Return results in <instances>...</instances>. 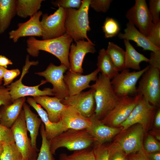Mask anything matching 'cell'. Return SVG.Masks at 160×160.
Wrapping results in <instances>:
<instances>
[{
	"label": "cell",
	"instance_id": "obj_21",
	"mask_svg": "<svg viewBox=\"0 0 160 160\" xmlns=\"http://www.w3.org/2000/svg\"><path fill=\"white\" fill-rule=\"evenodd\" d=\"M36 102L46 111L49 120L52 122L57 123L61 120V114L67 106L61 102V100L47 95L33 97Z\"/></svg>",
	"mask_w": 160,
	"mask_h": 160
},
{
	"label": "cell",
	"instance_id": "obj_18",
	"mask_svg": "<svg viewBox=\"0 0 160 160\" xmlns=\"http://www.w3.org/2000/svg\"><path fill=\"white\" fill-rule=\"evenodd\" d=\"M42 15V12L39 11L35 15L30 17L27 21L18 23L17 29L9 32V38L14 42H16L22 37H41L42 31L40 18Z\"/></svg>",
	"mask_w": 160,
	"mask_h": 160
},
{
	"label": "cell",
	"instance_id": "obj_16",
	"mask_svg": "<svg viewBox=\"0 0 160 160\" xmlns=\"http://www.w3.org/2000/svg\"><path fill=\"white\" fill-rule=\"evenodd\" d=\"M95 44L92 41L84 40L72 43L70 46L68 58L70 64L69 70L81 74L83 73L82 63L85 55L88 53L94 54L96 50Z\"/></svg>",
	"mask_w": 160,
	"mask_h": 160
},
{
	"label": "cell",
	"instance_id": "obj_51",
	"mask_svg": "<svg viewBox=\"0 0 160 160\" xmlns=\"http://www.w3.org/2000/svg\"><path fill=\"white\" fill-rule=\"evenodd\" d=\"M59 160H69L68 157V155L65 153L60 154L59 156Z\"/></svg>",
	"mask_w": 160,
	"mask_h": 160
},
{
	"label": "cell",
	"instance_id": "obj_30",
	"mask_svg": "<svg viewBox=\"0 0 160 160\" xmlns=\"http://www.w3.org/2000/svg\"><path fill=\"white\" fill-rule=\"evenodd\" d=\"M106 51L117 70L119 72L124 69L125 51L112 42H108Z\"/></svg>",
	"mask_w": 160,
	"mask_h": 160
},
{
	"label": "cell",
	"instance_id": "obj_35",
	"mask_svg": "<svg viewBox=\"0 0 160 160\" xmlns=\"http://www.w3.org/2000/svg\"><path fill=\"white\" fill-rule=\"evenodd\" d=\"M69 160H95L91 148L74 151L71 155H68Z\"/></svg>",
	"mask_w": 160,
	"mask_h": 160
},
{
	"label": "cell",
	"instance_id": "obj_10",
	"mask_svg": "<svg viewBox=\"0 0 160 160\" xmlns=\"http://www.w3.org/2000/svg\"><path fill=\"white\" fill-rule=\"evenodd\" d=\"M149 67L137 71L130 72L129 69H124L119 73L111 81L116 94L119 97L137 95V82Z\"/></svg>",
	"mask_w": 160,
	"mask_h": 160
},
{
	"label": "cell",
	"instance_id": "obj_28",
	"mask_svg": "<svg viewBox=\"0 0 160 160\" xmlns=\"http://www.w3.org/2000/svg\"><path fill=\"white\" fill-rule=\"evenodd\" d=\"M97 65V68L101 73L110 80L119 73L104 48L100 49L99 52Z\"/></svg>",
	"mask_w": 160,
	"mask_h": 160
},
{
	"label": "cell",
	"instance_id": "obj_13",
	"mask_svg": "<svg viewBox=\"0 0 160 160\" xmlns=\"http://www.w3.org/2000/svg\"><path fill=\"white\" fill-rule=\"evenodd\" d=\"M68 70L63 64L56 66L50 63L45 71L36 72L35 74L44 77L47 82L51 83L53 86L52 89L54 95L62 100L69 96L64 80V73Z\"/></svg>",
	"mask_w": 160,
	"mask_h": 160
},
{
	"label": "cell",
	"instance_id": "obj_38",
	"mask_svg": "<svg viewBox=\"0 0 160 160\" xmlns=\"http://www.w3.org/2000/svg\"><path fill=\"white\" fill-rule=\"evenodd\" d=\"M148 4L153 23H156L160 22V0H150Z\"/></svg>",
	"mask_w": 160,
	"mask_h": 160
},
{
	"label": "cell",
	"instance_id": "obj_8",
	"mask_svg": "<svg viewBox=\"0 0 160 160\" xmlns=\"http://www.w3.org/2000/svg\"><path fill=\"white\" fill-rule=\"evenodd\" d=\"M158 108L151 104L143 97L119 127H121L124 130L138 124L142 126L145 133L146 132L152 125Z\"/></svg>",
	"mask_w": 160,
	"mask_h": 160
},
{
	"label": "cell",
	"instance_id": "obj_5",
	"mask_svg": "<svg viewBox=\"0 0 160 160\" xmlns=\"http://www.w3.org/2000/svg\"><path fill=\"white\" fill-rule=\"evenodd\" d=\"M29 58V56L28 55L26 58L25 65L23 68L22 72L20 78L7 86L9 89L12 103L18 98L25 96L34 97L44 95H54L52 89L46 88L42 90L39 89V86L47 83L45 80H42L39 84L33 86H26L22 83L23 78L28 72L31 66L36 65L39 63L38 61H30Z\"/></svg>",
	"mask_w": 160,
	"mask_h": 160
},
{
	"label": "cell",
	"instance_id": "obj_26",
	"mask_svg": "<svg viewBox=\"0 0 160 160\" xmlns=\"http://www.w3.org/2000/svg\"><path fill=\"white\" fill-rule=\"evenodd\" d=\"M16 15V0H0V34L7 29Z\"/></svg>",
	"mask_w": 160,
	"mask_h": 160
},
{
	"label": "cell",
	"instance_id": "obj_19",
	"mask_svg": "<svg viewBox=\"0 0 160 160\" xmlns=\"http://www.w3.org/2000/svg\"><path fill=\"white\" fill-rule=\"evenodd\" d=\"M89 118L91 124L86 129L95 139L96 143H106L122 130L121 127H112L105 125L96 117L95 113Z\"/></svg>",
	"mask_w": 160,
	"mask_h": 160
},
{
	"label": "cell",
	"instance_id": "obj_11",
	"mask_svg": "<svg viewBox=\"0 0 160 160\" xmlns=\"http://www.w3.org/2000/svg\"><path fill=\"white\" fill-rule=\"evenodd\" d=\"M15 143L24 160H36L37 151L31 145L27 135L24 111L22 109L17 119L10 128Z\"/></svg>",
	"mask_w": 160,
	"mask_h": 160
},
{
	"label": "cell",
	"instance_id": "obj_25",
	"mask_svg": "<svg viewBox=\"0 0 160 160\" xmlns=\"http://www.w3.org/2000/svg\"><path fill=\"white\" fill-rule=\"evenodd\" d=\"M26 128L30 133L31 145L37 152L39 151L36 146V140L42 121L38 115L33 113L25 102L23 105Z\"/></svg>",
	"mask_w": 160,
	"mask_h": 160
},
{
	"label": "cell",
	"instance_id": "obj_24",
	"mask_svg": "<svg viewBox=\"0 0 160 160\" xmlns=\"http://www.w3.org/2000/svg\"><path fill=\"white\" fill-rule=\"evenodd\" d=\"M25 100V97H22L11 104L1 105L0 107V124L10 128L19 116Z\"/></svg>",
	"mask_w": 160,
	"mask_h": 160
},
{
	"label": "cell",
	"instance_id": "obj_44",
	"mask_svg": "<svg viewBox=\"0 0 160 160\" xmlns=\"http://www.w3.org/2000/svg\"><path fill=\"white\" fill-rule=\"evenodd\" d=\"M12 103L9 87L0 86V107L1 105H9Z\"/></svg>",
	"mask_w": 160,
	"mask_h": 160
},
{
	"label": "cell",
	"instance_id": "obj_46",
	"mask_svg": "<svg viewBox=\"0 0 160 160\" xmlns=\"http://www.w3.org/2000/svg\"><path fill=\"white\" fill-rule=\"evenodd\" d=\"M129 160H150L147 153L143 148L135 153L127 156Z\"/></svg>",
	"mask_w": 160,
	"mask_h": 160
},
{
	"label": "cell",
	"instance_id": "obj_23",
	"mask_svg": "<svg viewBox=\"0 0 160 160\" xmlns=\"http://www.w3.org/2000/svg\"><path fill=\"white\" fill-rule=\"evenodd\" d=\"M124 33H119L118 38L122 39L132 40L135 42L137 46L143 48V50L156 52L160 50V48L157 47L149 41L147 37L142 33L133 24L129 22L126 24Z\"/></svg>",
	"mask_w": 160,
	"mask_h": 160
},
{
	"label": "cell",
	"instance_id": "obj_48",
	"mask_svg": "<svg viewBox=\"0 0 160 160\" xmlns=\"http://www.w3.org/2000/svg\"><path fill=\"white\" fill-rule=\"evenodd\" d=\"M154 126L157 128L160 127V109L159 107L157 110L154 116Z\"/></svg>",
	"mask_w": 160,
	"mask_h": 160
},
{
	"label": "cell",
	"instance_id": "obj_17",
	"mask_svg": "<svg viewBox=\"0 0 160 160\" xmlns=\"http://www.w3.org/2000/svg\"><path fill=\"white\" fill-rule=\"evenodd\" d=\"M97 68L86 75L68 70L64 76V80L68 90L69 96L78 94L87 88H90L91 81H95L99 72Z\"/></svg>",
	"mask_w": 160,
	"mask_h": 160
},
{
	"label": "cell",
	"instance_id": "obj_33",
	"mask_svg": "<svg viewBox=\"0 0 160 160\" xmlns=\"http://www.w3.org/2000/svg\"><path fill=\"white\" fill-rule=\"evenodd\" d=\"M102 29L106 38H111L118 35L120 31L119 24L113 18L107 17L102 26Z\"/></svg>",
	"mask_w": 160,
	"mask_h": 160
},
{
	"label": "cell",
	"instance_id": "obj_9",
	"mask_svg": "<svg viewBox=\"0 0 160 160\" xmlns=\"http://www.w3.org/2000/svg\"><path fill=\"white\" fill-rule=\"evenodd\" d=\"M145 132L142 126L137 124L122 130L114 138L113 142L128 155L143 149Z\"/></svg>",
	"mask_w": 160,
	"mask_h": 160
},
{
	"label": "cell",
	"instance_id": "obj_22",
	"mask_svg": "<svg viewBox=\"0 0 160 160\" xmlns=\"http://www.w3.org/2000/svg\"><path fill=\"white\" fill-rule=\"evenodd\" d=\"M61 120L67 129H85L91 124L90 118L84 116L71 106H67L63 110L61 114Z\"/></svg>",
	"mask_w": 160,
	"mask_h": 160
},
{
	"label": "cell",
	"instance_id": "obj_14",
	"mask_svg": "<svg viewBox=\"0 0 160 160\" xmlns=\"http://www.w3.org/2000/svg\"><path fill=\"white\" fill-rule=\"evenodd\" d=\"M125 17L129 22L147 36L153 22L145 0H136L134 5L127 12Z\"/></svg>",
	"mask_w": 160,
	"mask_h": 160
},
{
	"label": "cell",
	"instance_id": "obj_47",
	"mask_svg": "<svg viewBox=\"0 0 160 160\" xmlns=\"http://www.w3.org/2000/svg\"><path fill=\"white\" fill-rule=\"evenodd\" d=\"M12 64L11 60L4 55H0V66L7 68L8 65H12Z\"/></svg>",
	"mask_w": 160,
	"mask_h": 160
},
{
	"label": "cell",
	"instance_id": "obj_7",
	"mask_svg": "<svg viewBox=\"0 0 160 160\" xmlns=\"http://www.w3.org/2000/svg\"><path fill=\"white\" fill-rule=\"evenodd\" d=\"M143 96L137 94L134 97H120L116 105L101 120L105 125L112 127H119L128 117L133 109L142 99Z\"/></svg>",
	"mask_w": 160,
	"mask_h": 160
},
{
	"label": "cell",
	"instance_id": "obj_6",
	"mask_svg": "<svg viewBox=\"0 0 160 160\" xmlns=\"http://www.w3.org/2000/svg\"><path fill=\"white\" fill-rule=\"evenodd\" d=\"M141 77L137 89V94L141 95L152 105L159 107L160 70L150 66Z\"/></svg>",
	"mask_w": 160,
	"mask_h": 160
},
{
	"label": "cell",
	"instance_id": "obj_52",
	"mask_svg": "<svg viewBox=\"0 0 160 160\" xmlns=\"http://www.w3.org/2000/svg\"><path fill=\"white\" fill-rule=\"evenodd\" d=\"M3 144L0 143V158L3 150Z\"/></svg>",
	"mask_w": 160,
	"mask_h": 160
},
{
	"label": "cell",
	"instance_id": "obj_4",
	"mask_svg": "<svg viewBox=\"0 0 160 160\" xmlns=\"http://www.w3.org/2000/svg\"><path fill=\"white\" fill-rule=\"evenodd\" d=\"M90 88L94 91L96 105L95 114L99 119L102 120L118 103L120 97L114 92L111 80L101 73Z\"/></svg>",
	"mask_w": 160,
	"mask_h": 160
},
{
	"label": "cell",
	"instance_id": "obj_41",
	"mask_svg": "<svg viewBox=\"0 0 160 160\" xmlns=\"http://www.w3.org/2000/svg\"><path fill=\"white\" fill-rule=\"evenodd\" d=\"M55 7H61L65 9L71 8L79 9L81 4V0H58L52 2Z\"/></svg>",
	"mask_w": 160,
	"mask_h": 160
},
{
	"label": "cell",
	"instance_id": "obj_15",
	"mask_svg": "<svg viewBox=\"0 0 160 160\" xmlns=\"http://www.w3.org/2000/svg\"><path fill=\"white\" fill-rule=\"evenodd\" d=\"M61 102L67 106L73 107L84 116L89 118L95 113L96 103L94 90L92 89L85 92L68 96Z\"/></svg>",
	"mask_w": 160,
	"mask_h": 160
},
{
	"label": "cell",
	"instance_id": "obj_32",
	"mask_svg": "<svg viewBox=\"0 0 160 160\" xmlns=\"http://www.w3.org/2000/svg\"><path fill=\"white\" fill-rule=\"evenodd\" d=\"M0 160H24L15 143L3 145Z\"/></svg>",
	"mask_w": 160,
	"mask_h": 160
},
{
	"label": "cell",
	"instance_id": "obj_1",
	"mask_svg": "<svg viewBox=\"0 0 160 160\" xmlns=\"http://www.w3.org/2000/svg\"><path fill=\"white\" fill-rule=\"evenodd\" d=\"M73 39L67 33L55 38L39 40L34 36H30L26 41V50L29 55L37 57L40 50L49 52L56 57L61 64L70 68L68 55Z\"/></svg>",
	"mask_w": 160,
	"mask_h": 160
},
{
	"label": "cell",
	"instance_id": "obj_40",
	"mask_svg": "<svg viewBox=\"0 0 160 160\" xmlns=\"http://www.w3.org/2000/svg\"><path fill=\"white\" fill-rule=\"evenodd\" d=\"M112 0H90V7L97 12L105 13L109 9Z\"/></svg>",
	"mask_w": 160,
	"mask_h": 160
},
{
	"label": "cell",
	"instance_id": "obj_49",
	"mask_svg": "<svg viewBox=\"0 0 160 160\" xmlns=\"http://www.w3.org/2000/svg\"><path fill=\"white\" fill-rule=\"evenodd\" d=\"M148 156L150 160H160V152L148 153Z\"/></svg>",
	"mask_w": 160,
	"mask_h": 160
},
{
	"label": "cell",
	"instance_id": "obj_36",
	"mask_svg": "<svg viewBox=\"0 0 160 160\" xmlns=\"http://www.w3.org/2000/svg\"><path fill=\"white\" fill-rule=\"evenodd\" d=\"M146 37L153 45L160 48V21L152 23Z\"/></svg>",
	"mask_w": 160,
	"mask_h": 160
},
{
	"label": "cell",
	"instance_id": "obj_37",
	"mask_svg": "<svg viewBox=\"0 0 160 160\" xmlns=\"http://www.w3.org/2000/svg\"><path fill=\"white\" fill-rule=\"evenodd\" d=\"M143 148L148 153L160 151V144L153 136L148 135L146 137Z\"/></svg>",
	"mask_w": 160,
	"mask_h": 160
},
{
	"label": "cell",
	"instance_id": "obj_20",
	"mask_svg": "<svg viewBox=\"0 0 160 160\" xmlns=\"http://www.w3.org/2000/svg\"><path fill=\"white\" fill-rule=\"evenodd\" d=\"M26 101L36 111L44 124L45 135L48 140H50L67 129L61 120L57 123L50 121L46 112L36 102L33 98L28 97Z\"/></svg>",
	"mask_w": 160,
	"mask_h": 160
},
{
	"label": "cell",
	"instance_id": "obj_45",
	"mask_svg": "<svg viewBox=\"0 0 160 160\" xmlns=\"http://www.w3.org/2000/svg\"><path fill=\"white\" fill-rule=\"evenodd\" d=\"M148 63L150 67L160 70V50L151 51Z\"/></svg>",
	"mask_w": 160,
	"mask_h": 160
},
{
	"label": "cell",
	"instance_id": "obj_50",
	"mask_svg": "<svg viewBox=\"0 0 160 160\" xmlns=\"http://www.w3.org/2000/svg\"><path fill=\"white\" fill-rule=\"evenodd\" d=\"M6 69L4 67L0 66V86L2 84L4 76Z\"/></svg>",
	"mask_w": 160,
	"mask_h": 160
},
{
	"label": "cell",
	"instance_id": "obj_3",
	"mask_svg": "<svg viewBox=\"0 0 160 160\" xmlns=\"http://www.w3.org/2000/svg\"><path fill=\"white\" fill-rule=\"evenodd\" d=\"M49 142L50 151L54 155L60 148L74 151L91 148L96 140L86 129H67Z\"/></svg>",
	"mask_w": 160,
	"mask_h": 160
},
{
	"label": "cell",
	"instance_id": "obj_12",
	"mask_svg": "<svg viewBox=\"0 0 160 160\" xmlns=\"http://www.w3.org/2000/svg\"><path fill=\"white\" fill-rule=\"evenodd\" d=\"M65 13V9L58 7L52 14L45 13L42 15L40 24L43 40L57 38L64 34Z\"/></svg>",
	"mask_w": 160,
	"mask_h": 160
},
{
	"label": "cell",
	"instance_id": "obj_31",
	"mask_svg": "<svg viewBox=\"0 0 160 160\" xmlns=\"http://www.w3.org/2000/svg\"><path fill=\"white\" fill-rule=\"evenodd\" d=\"M40 128L42 143L39 153L36 160H55L53 154L50 150L49 141L46 137L44 126L42 122Z\"/></svg>",
	"mask_w": 160,
	"mask_h": 160
},
{
	"label": "cell",
	"instance_id": "obj_43",
	"mask_svg": "<svg viewBox=\"0 0 160 160\" xmlns=\"http://www.w3.org/2000/svg\"><path fill=\"white\" fill-rule=\"evenodd\" d=\"M20 73V71L17 68L11 70L6 69L3 77V86H8L11 84L13 80L19 76Z\"/></svg>",
	"mask_w": 160,
	"mask_h": 160
},
{
	"label": "cell",
	"instance_id": "obj_2",
	"mask_svg": "<svg viewBox=\"0 0 160 160\" xmlns=\"http://www.w3.org/2000/svg\"><path fill=\"white\" fill-rule=\"evenodd\" d=\"M90 2V0H83L77 10L73 8L65 9V31L75 42L84 39L92 42L87 34L91 30L88 14Z\"/></svg>",
	"mask_w": 160,
	"mask_h": 160
},
{
	"label": "cell",
	"instance_id": "obj_42",
	"mask_svg": "<svg viewBox=\"0 0 160 160\" xmlns=\"http://www.w3.org/2000/svg\"><path fill=\"white\" fill-rule=\"evenodd\" d=\"M111 153L110 160H129L124 152L116 143L110 144Z\"/></svg>",
	"mask_w": 160,
	"mask_h": 160
},
{
	"label": "cell",
	"instance_id": "obj_27",
	"mask_svg": "<svg viewBox=\"0 0 160 160\" xmlns=\"http://www.w3.org/2000/svg\"><path fill=\"white\" fill-rule=\"evenodd\" d=\"M124 43L126 49L124 69L140 70V63L143 61L148 63L149 59L137 52L129 41L124 40Z\"/></svg>",
	"mask_w": 160,
	"mask_h": 160
},
{
	"label": "cell",
	"instance_id": "obj_34",
	"mask_svg": "<svg viewBox=\"0 0 160 160\" xmlns=\"http://www.w3.org/2000/svg\"><path fill=\"white\" fill-rule=\"evenodd\" d=\"M92 149L95 160H110L111 153L110 144L95 143Z\"/></svg>",
	"mask_w": 160,
	"mask_h": 160
},
{
	"label": "cell",
	"instance_id": "obj_29",
	"mask_svg": "<svg viewBox=\"0 0 160 160\" xmlns=\"http://www.w3.org/2000/svg\"><path fill=\"white\" fill-rule=\"evenodd\" d=\"M43 0H16L17 15L23 18L32 17L38 12Z\"/></svg>",
	"mask_w": 160,
	"mask_h": 160
},
{
	"label": "cell",
	"instance_id": "obj_39",
	"mask_svg": "<svg viewBox=\"0 0 160 160\" xmlns=\"http://www.w3.org/2000/svg\"><path fill=\"white\" fill-rule=\"evenodd\" d=\"M0 143L3 145L15 143L14 136L10 128L0 124Z\"/></svg>",
	"mask_w": 160,
	"mask_h": 160
}]
</instances>
